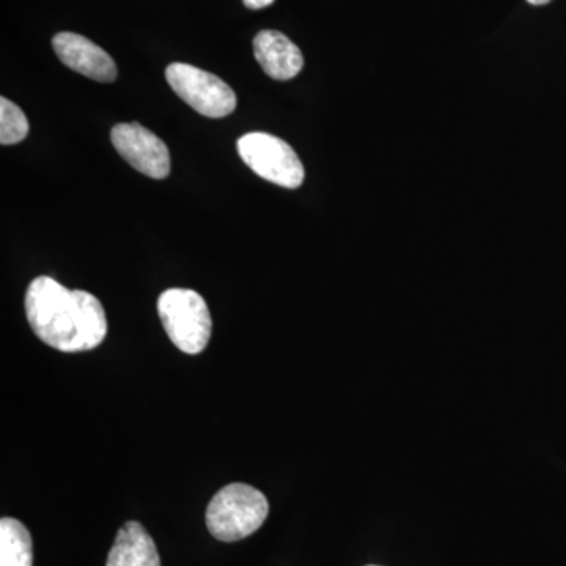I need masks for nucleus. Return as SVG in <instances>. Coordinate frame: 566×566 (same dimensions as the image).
<instances>
[{"label":"nucleus","instance_id":"3","mask_svg":"<svg viewBox=\"0 0 566 566\" xmlns=\"http://www.w3.org/2000/svg\"><path fill=\"white\" fill-rule=\"evenodd\" d=\"M158 314L164 329L180 352L200 354L210 344V308L193 290H166L158 300Z\"/></svg>","mask_w":566,"mask_h":566},{"label":"nucleus","instance_id":"8","mask_svg":"<svg viewBox=\"0 0 566 566\" xmlns=\"http://www.w3.org/2000/svg\"><path fill=\"white\" fill-rule=\"evenodd\" d=\"M253 54L264 73L275 81L293 80L304 66L303 52L281 32H260L253 39Z\"/></svg>","mask_w":566,"mask_h":566},{"label":"nucleus","instance_id":"7","mask_svg":"<svg viewBox=\"0 0 566 566\" xmlns=\"http://www.w3.org/2000/svg\"><path fill=\"white\" fill-rule=\"evenodd\" d=\"M55 54L63 65L82 76L98 82H114L118 71L114 59L98 44L73 32H61L52 39Z\"/></svg>","mask_w":566,"mask_h":566},{"label":"nucleus","instance_id":"10","mask_svg":"<svg viewBox=\"0 0 566 566\" xmlns=\"http://www.w3.org/2000/svg\"><path fill=\"white\" fill-rule=\"evenodd\" d=\"M32 536L21 521H0V566H32Z\"/></svg>","mask_w":566,"mask_h":566},{"label":"nucleus","instance_id":"2","mask_svg":"<svg viewBox=\"0 0 566 566\" xmlns=\"http://www.w3.org/2000/svg\"><path fill=\"white\" fill-rule=\"evenodd\" d=\"M270 513L266 495L245 483L223 486L207 509V527L216 539L240 542L255 534Z\"/></svg>","mask_w":566,"mask_h":566},{"label":"nucleus","instance_id":"14","mask_svg":"<svg viewBox=\"0 0 566 566\" xmlns=\"http://www.w3.org/2000/svg\"><path fill=\"white\" fill-rule=\"evenodd\" d=\"M368 566H376V565H368Z\"/></svg>","mask_w":566,"mask_h":566},{"label":"nucleus","instance_id":"12","mask_svg":"<svg viewBox=\"0 0 566 566\" xmlns=\"http://www.w3.org/2000/svg\"><path fill=\"white\" fill-rule=\"evenodd\" d=\"M244 6L251 10H262L273 6L274 0H243Z\"/></svg>","mask_w":566,"mask_h":566},{"label":"nucleus","instance_id":"6","mask_svg":"<svg viewBox=\"0 0 566 566\" xmlns=\"http://www.w3.org/2000/svg\"><path fill=\"white\" fill-rule=\"evenodd\" d=\"M112 145L137 172L164 180L170 174L167 145L139 123H118L111 132Z\"/></svg>","mask_w":566,"mask_h":566},{"label":"nucleus","instance_id":"5","mask_svg":"<svg viewBox=\"0 0 566 566\" xmlns=\"http://www.w3.org/2000/svg\"><path fill=\"white\" fill-rule=\"evenodd\" d=\"M166 80L182 102L205 117L222 118L237 109L233 88L208 71L188 63H172L167 66Z\"/></svg>","mask_w":566,"mask_h":566},{"label":"nucleus","instance_id":"11","mask_svg":"<svg viewBox=\"0 0 566 566\" xmlns=\"http://www.w3.org/2000/svg\"><path fill=\"white\" fill-rule=\"evenodd\" d=\"M29 134L24 112L7 98H0V142L2 145L20 144Z\"/></svg>","mask_w":566,"mask_h":566},{"label":"nucleus","instance_id":"9","mask_svg":"<svg viewBox=\"0 0 566 566\" xmlns=\"http://www.w3.org/2000/svg\"><path fill=\"white\" fill-rule=\"evenodd\" d=\"M106 566H161V558L145 527L128 521L118 528Z\"/></svg>","mask_w":566,"mask_h":566},{"label":"nucleus","instance_id":"4","mask_svg":"<svg viewBox=\"0 0 566 566\" xmlns=\"http://www.w3.org/2000/svg\"><path fill=\"white\" fill-rule=\"evenodd\" d=\"M237 148L245 166L263 180L286 189L303 185V163L285 140L266 133H249L238 139Z\"/></svg>","mask_w":566,"mask_h":566},{"label":"nucleus","instance_id":"13","mask_svg":"<svg viewBox=\"0 0 566 566\" xmlns=\"http://www.w3.org/2000/svg\"><path fill=\"white\" fill-rule=\"evenodd\" d=\"M527 2L532 3V6H546L551 0H527Z\"/></svg>","mask_w":566,"mask_h":566},{"label":"nucleus","instance_id":"1","mask_svg":"<svg viewBox=\"0 0 566 566\" xmlns=\"http://www.w3.org/2000/svg\"><path fill=\"white\" fill-rule=\"evenodd\" d=\"M24 307L33 334L57 352H91L106 338V312L98 297L66 289L48 275L31 282Z\"/></svg>","mask_w":566,"mask_h":566}]
</instances>
